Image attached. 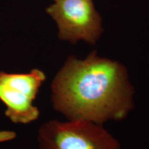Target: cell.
<instances>
[{"label": "cell", "instance_id": "6da1fadb", "mask_svg": "<svg viewBox=\"0 0 149 149\" xmlns=\"http://www.w3.org/2000/svg\"><path fill=\"white\" fill-rule=\"evenodd\" d=\"M51 91L53 109L70 121H122L135 107V87L127 68L95 50L84 59L68 56Z\"/></svg>", "mask_w": 149, "mask_h": 149}, {"label": "cell", "instance_id": "7a4b0ae2", "mask_svg": "<svg viewBox=\"0 0 149 149\" xmlns=\"http://www.w3.org/2000/svg\"><path fill=\"white\" fill-rule=\"evenodd\" d=\"M37 142L39 149H122L103 124L83 120L48 121L39 128Z\"/></svg>", "mask_w": 149, "mask_h": 149}, {"label": "cell", "instance_id": "3957f363", "mask_svg": "<svg viewBox=\"0 0 149 149\" xmlns=\"http://www.w3.org/2000/svg\"><path fill=\"white\" fill-rule=\"evenodd\" d=\"M58 29L61 41L95 46L104 33L103 20L93 0H55L46 8Z\"/></svg>", "mask_w": 149, "mask_h": 149}, {"label": "cell", "instance_id": "277c9868", "mask_svg": "<svg viewBox=\"0 0 149 149\" xmlns=\"http://www.w3.org/2000/svg\"><path fill=\"white\" fill-rule=\"evenodd\" d=\"M46 79L44 71L33 68L26 73L0 71V100L5 104V115L14 124H28L40 115L33 104Z\"/></svg>", "mask_w": 149, "mask_h": 149}, {"label": "cell", "instance_id": "5b68a950", "mask_svg": "<svg viewBox=\"0 0 149 149\" xmlns=\"http://www.w3.org/2000/svg\"><path fill=\"white\" fill-rule=\"evenodd\" d=\"M53 1H55V0H53Z\"/></svg>", "mask_w": 149, "mask_h": 149}]
</instances>
